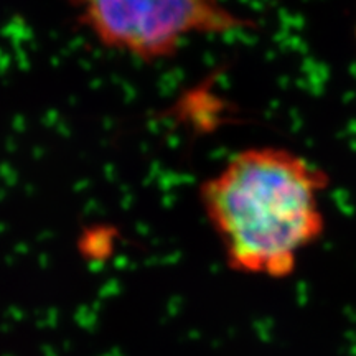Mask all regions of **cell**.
Segmentation results:
<instances>
[{"mask_svg": "<svg viewBox=\"0 0 356 356\" xmlns=\"http://www.w3.org/2000/svg\"><path fill=\"white\" fill-rule=\"evenodd\" d=\"M327 172L275 145L239 150L202 181L198 200L234 273L287 279L325 231Z\"/></svg>", "mask_w": 356, "mask_h": 356, "instance_id": "6da1fadb", "label": "cell"}, {"mask_svg": "<svg viewBox=\"0 0 356 356\" xmlns=\"http://www.w3.org/2000/svg\"><path fill=\"white\" fill-rule=\"evenodd\" d=\"M79 24L101 47L142 63L175 56L186 40L254 29L221 0H73Z\"/></svg>", "mask_w": 356, "mask_h": 356, "instance_id": "7a4b0ae2", "label": "cell"}]
</instances>
